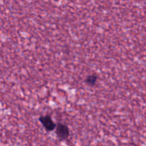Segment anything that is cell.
Returning <instances> with one entry per match:
<instances>
[{
    "label": "cell",
    "mask_w": 146,
    "mask_h": 146,
    "mask_svg": "<svg viewBox=\"0 0 146 146\" xmlns=\"http://www.w3.org/2000/svg\"><path fill=\"white\" fill-rule=\"evenodd\" d=\"M56 133L61 140H66L69 136V129L63 123H58L56 127Z\"/></svg>",
    "instance_id": "7a4b0ae2"
},
{
    "label": "cell",
    "mask_w": 146,
    "mask_h": 146,
    "mask_svg": "<svg viewBox=\"0 0 146 146\" xmlns=\"http://www.w3.org/2000/svg\"><path fill=\"white\" fill-rule=\"evenodd\" d=\"M39 121L47 131H52L56 129V125L49 115H42L39 118Z\"/></svg>",
    "instance_id": "6da1fadb"
},
{
    "label": "cell",
    "mask_w": 146,
    "mask_h": 146,
    "mask_svg": "<svg viewBox=\"0 0 146 146\" xmlns=\"http://www.w3.org/2000/svg\"><path fill=\"white\" fill-rule=\"evenodd\" d=\"M97 80H98V77L96 75H90L88 76H87L86 79V83L88 85L91 86H94L96 85L97 82Z\"/></svg>",
    "instance_id": "3957f363"
}]
</instances>
